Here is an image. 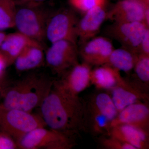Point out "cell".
Returning a JSON list of instances; mask_svg holds the SVG:
<instances>
[{"mask_svg":"<svg viewBox=\"0 0 149 149\" xmlns=\"http://www.w3.org/2000/svg\"><path fill=\"white\" fill-rule=\"evenodd\" d=\"M108 136L130 144L136 149L149 148L148 131L133 125L120 124L112 127Z\"/></svg>","mask_w":149,"mask_h":149,"instance_id":"cell-15","label":"cell"},{"mask_svg":"<svg viewBox=\"0 0 149 149\" xmlns=\"http://www.w3.org/2000/svg\"><path fill=\"white\" fill-rule=\"evenodd\" d=\"M89 101L111 122L118 113L111 96L101 93L93 96Z\"/></svg>","mask_w":149,"mask_h":149,"instance_id":"cell-21","label":"cell"},{"mask_svg":"<svg viewBox=\"0 0 149 149\" xmlns=\"http://www.w3.org/2000/svg\"><path fill=\"white\" fill-rule=\"evenodd\" d=\"M49 0H15L17 6H41Z\"/></svg>","mask_w":149,"mask_h":149,"instance_id":"cell-28","label":"cell"},{"mask_svg":"<svg viewBox=\"0 0 149 149\" xmlns=\"http://www.w3.org/2000/svg\"><path fill=\"white\" fill-rule=\"evenodd\" d=\"M85 123L86 131L94 135L109 134L110 121L90 102L85 104Z\"/></svg>","mask_w":149,"mask_h":149,"instance_id":"cell-18","label":"cell"},{"mask_svg":"<svg viewBox=\"0 0 149 149\" xmlns=\"http://www.w3.org/2000/svg\"><path fill=\"white\" fill-rule=\"evenodd\" d=\"M98 66L91 72V83L98 89L110 90L126 83L117 69L107 64Z\"/></svg>","mask_w":149,"mask_h":149,"instance_id":"cell-16","label":"cell"},{"mask_svg":"<svg viewBox=\"0 0 149 149\" xmlns=\"http://www.w3.org/2000/svg\"><path fill=\"white\" fill-rule=\"evenodd\" d=\"M78 20L76 27L77 39L81 44L94 38L100 31L107 19V12L104 7H97L84 13Z\"/></svg>","mask_w":149,"mask_h":149,"instance_id":"cell-11","label":"cell"},{"mask_svg":"<svg viewBox=\"0 0 149 149\" xmlns=\"http://www.w3.org/2000/svg\"><path fill=\"white\" fill-rule=\"evenodd\" d=\"M3 89H1V86H0V93H1V92L2 91Z\"/></svg>","mask_w":149,"mask_h":149,"instance_id":"cell-32","label":"cell"},{"mask_svg":"<svg viewBox=\"0 0 149 149\" xmlns=\"http://www.w3.org/2000/svg\"><path fill=\"white\" fill-rule=\"evenodd\" d=\"M7 66L5 60L4 58L1 54L0 53V77L2 75L5 69Z\"/></svg>","mask_w":149,"mask_h":149,"instance_id":"cell-29","label":"cell"},{"mask_svg":"<svg viewBox=\"0 0 149 149\" xmlns=\"http://www.w3.org/2000/svg\"><path fill=\"white\" fill-rule=\"evenodd\" d=\"M54 81L44 74H28L3 89L0 108L32 112L40 107Z\"/></svg>","mask_w":149,"mask_h":149,"instance_id":"cell-2","label":"cell"},{"mask_svg":"<svg viewBox=\"0 0 149 149\" xmlns=\"http://www.w3.org/2000/svg\"><path fill=\"white\" fill-rule=\"evenodd\" d=\"M39 107L47 127L70 136L86 131L85 103L58 81L54 80Z\"/></svg>","mask_w":149,"mask_h":149,"instance_id":"cell-1","label":"cell"},{"mask_svg":"<svg viewBox=\"0 0 149 149\" xmlns=\"http://www.w3.org/2000/svg\"><path fill=\"white\" fill-rule=\"evenodd\" d=\"M120 124H128L148 131V107L140 102L128 106L119 112L117 116L112 120L110 128Z\"/></svg>","mask_w":149,"mask_h":149,"instance_id":"cell-12","label":"cell"},{"mask_svg":"<svg viewBox=\"0 0 149 149\" xmlns=\"http://www.w3.org/2000/svg\"><path fill=\"white\" fill-rule=\"evenodd\" d=\"M134 68L139 79L145 83H148L149 55L139 54Z\"/></svg>","mask_w":149,"mask_h":149,"instance_id":"cell-23","label":"cell"},{"mask_svg":"<svg viewBox=\"0 0 149 149\" xmlns=\"http://www.w3.org/2000/svg\"><path fill=\"white\" fill-rule=\"evenodd\" d=\"M91 66L84 62L78 63L62 74L61 80L58 82L70 93L78 95L91 83Z\"/></svg>","mask_w":149,"mask_h":149,"instance_id":"cell-13","label":"cell"},{"mask_svg":"<svg viewBox=\"0 0 149 149\" xmlns=\"http://www.w3.org/2000/svg\"><path fill=\"white\" fill-rule=\"evenodd\" d=\"M149 55V28H148L144 35L141 43L140 54Z\"/></svg>","mask_w":149,"mask_h":149,"instance_id":"cell-27","label":"cell"},{"mask_svg":"<svg viewBox=\"0 0 149 149\" xmlns=\"http://www.w3.org/2000/svg\"><path fill=\"white\" fill-rule=\"evenodd\" d=\"M18 148L16 141L5 133H0V149Z\"/></svg>","mask_w":149,"mask_h":149,"instance_id":"cell-26","label":"cell"},{"mask_svg":"<svg viewBox=\"0 0 149 149\" xmlns=\"http://www.w3.org/2000/svg\"><path fill=\"white\" fill-rule=\"evenodd\" d=\"M79 55L84 62L91 65L100 66L107 64L112 52L114 49L113 45L106 37H94L82 43Z\"/></svg>","mask_w":149,"mask_h":149,"instance_id":"cell-9","label":"cell"},{"mask_svg":"<svg viewBox=\"0 0 149 149\" xmlns=\"http://www.w3.org/2000/svg\"><path fill=\"white\" fill-rule=\"evenodd\" d=\"M142 1H144L147 2H149V0H142Z\"/></svg>","mask_w":149,"mask_h":149,"instance_id":"cell-31","label":"cell"},{"mask_svg":"<svg viewBox=\"0 0 149 149\" xmlns=\"http://www.w3.org/2000/svg\"><path fill=\"white\" fill-rule=\"evenodd\" d=\"M17 9L15 0H0V31L14 27Z\"/></svg>","mask_w":149,"mask_h":149,"instance_id":"cell-22","label":"cell"},{"mask_svg":"<svg viewBox=\"0 0 149 149\" xmlns=\"http://www.w3.org/2000/svg\"><path fill=\"white\" fill-rule=\"evenodd\" d=\"M148 28L143 22H114L107 32L123 47L139 54L141 41Z\"/></svg>","mask_w":149,"mask_h":149,"instance_id":"cell-8","label":"cell"},{"mask_svg":"<svg viewBox=\"0 0 149 149\" xmlns=\"http://www.w3.org/2000/svg\"><path fill=\"white\" fill-rule=\"evenodd\" d=\"M41 127L47 126L40 115L21 110L0 108V129L16 143L27 133Z\"/></svg>","mask_w":149,"mask_h":149,"instance_id":"cell-3","label":"cell"},{"mask_svg":"<svg viewBox=\"0 0 149 149\" xmlns=\"http://www.w3.org/2000/svg\"><path fill=\"white\" fill-rule=\"evenodd\" d=\"M41 127L32 130L17 142L23 149H70L74 146L72 136L57 130Z\"/></svg>","mask_w":149,"mask_h":149,"instance_id":"cell-5","label":"cell"},{"mask_svg":"<svg viewBox=\"0 0 149 149\" xmlns=\"http://www.w3.org/2000/svg\"><path fill=\"white\" fill-rule=\"evenodd\" d=\"M41 43L18 32L7 34L0 46V53L5 60L7 66H8L13 64L17 58L26 48Z\"/></svg>","mask_w":149,"mask_h":149,"instance_id":"cell-14","label":"cell"},{"mask_svg":"<svg viewBox=\"0 0 149 149\" xmlns=\"http://www.w3.org/2000/svg\"><path fill=\"white\" fill-rule=\"evenodd\" d=\"M45 61V53L42 44L29 46L14 62L18 72H25L41 66Z\"/></svg>","mask_w":149,"mask_h":149,"instance_id":"cell-17","label":"cell"},{"mask_svg":"<svg viewBox=\"0 0 149 149\" xmlns=\"http://www.w3.org/2000/svg\"><path fill=\"white\" fill-rule=\"evenodd\" d=\"M7 34L4 31H0V46L5 39Z\"/></svg>","mask_w":149,"mask_h":149,"instance_id":"cell-30","label":"cell"},{"mask_svg":"<svg viewBox=\"0 0 149 149\" xmlns=\"http://www.w3.org/2000/svg\"><path fill=\"white\" fill-rule=\"evenodd\" d=\"M77 17L71 10L61 8L50 13L46 24V39L51 43L67 40L77 44Z\"/></svg>","mask_w":149,"mask_h":149,"instance_id":"cell-6","label":"cell"},{"mask_svg":"<svg viewBox=\"0 0 149 149\" xmlns=\"http://www.w3.org/2000/svg\"><path fill=\"white\" fill-rule=\"evenodd\" d=\"M148 7L149 2L142 0H120L107 12V19L114 22H144L145 11Z\"/></svg>","mask_w":149,"mask_h":149,"instance_id":"cell-10","label":"cell"},{"mask_svg":"<svg viewBox=\"0 0 149 149\" xmlns=\"http://www.w3.org/2000/svg\"><path fill=\"white\" fill-rule=\"evenodd\" d=\"M107 0H69L71 6L85 13L97 7H105Z\"/></svg>","mask_w":149,"mask_h":149,"instance_id":"cell-24","label":"cell"},{"mask_svg":"<svg viewBox=\"0 0 149 149\" xmlns=\"http://www.w3.org/2000/svg\"><path fill=\"white\" fill-rule=\"evenodd\" d=\"M14 20L17 32L42 44L46 39V24L50 13L41 6H18Z\"/></svg>","mask_w":149,"mask_h":149,"instance_id":"cell-4","label":"cell"},{"mask_svg":"<svg viewBox=\"0 0 149 149\" xmlns=\"http://www.w3.org/2000/svg\"><path fill=\"white\" fill-rule=\"evenodd\" d=\"M110 90L111 91V97L118 113L128 106L138 102L140 100L146 97L145 94L127 83L117 85Z\"/></svg>","mask_w":149,"mask_h":149,"instance_id":"cell-19","label":"cell"},{"mask_svg":"<svg viewBox=\"0 0 149 149\" xmlns=\"http://www.w3.org/2000/svg\"><path fill=\"white\" fill-rule=\"evenodd\" d=\"M108 138H103L101 140V144L104 148L111 149H136L132 145L123 142L111 136Z\"/></svg>","mask_w":149,"mask_h":149,"instance_id":"cell-25","label":"cell"},{"mask_svg":"<svg viewBox=\"0 0 149 149\" xmlns=\"http://www.w3.org/2000/svg\"><path fill=\"white\" fill-rule=\"evenodd\" d=\"M78 55L77 44L61 40L51 43L45 53V61L54 73L62 75L78 63Z\"/></svg>","mask_w":149,"mask_h":149,"instance_id":"cell-7","label":"cell"},{"mask_svg":"<svg viewBox=\"0 0 149 149\" xmlns=\"http://www.w3.org/2000/svg\"><path fill=\"white\" fill-rule=\"evenodd\" d=\"M139 54L123 47L120 49H114L107 64L119 71L129 72L134 68Z\"/></svg>","mask_w":149,"mask_h":149,"instance_id":"cell-20","label":"cell"}]
</instances>
